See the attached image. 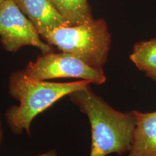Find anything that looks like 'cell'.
I'll list each match as a JSON object with an SVG mask.
<instances>
[{
    "label": "cell",
    "instance_id": "cell-13",
    "mask_svg": "<svg viewBox=\"0 0 156 156\" xmlns=\"http://www.w3.org/2000/svg\"><path fill=\"white\" fill-rule=\"evenodd\" d=\"M4 1H5V0H0V5H1V4Z\"/></svg>",
    "mask_w": 156,
    "mask_h": 156
},
{
    "label": "cell",
    "instance_id": "cell-7",
    "mask_svg": "<svg viewBox=\"0 0 156 156\" xmlns=\"http://www.w3.org/2000/svg\"><path fill=\"white\" fill-rule=\"evenodd\" d=\"M136 126L128 156H156V111H133Z\"/></svg>",
    "mask_w": 156,
    "mask_h": 156
},
{
    "label": "cell",
    "instance_id": "cell-2",
    "mask_svg": "<svg viewBox=\"0 0 156 156\" xmlns=\"http://www.w3.org/2000/svg\"><path fill=\"white\" fill-rule=\"evenodd\" d=\"M87 84L90 83L85 80L70 83L37 80L29 77L25 69L12 72L9 76L8 92L19 104L6 111L7 125L15 134L20 135L25 132L30 135L31 124L37 116Z\"/></svg>",
    "mask_w": 156,
    "mask_h": 156
},
{
    "label": "cell",
    "instance_id": "cell-9",
    "mask_svg": "<svg viewBox=\"0 0 156 156\" xmlns=\"http://www.w3.org/2000/svg\"><path fill=\"white\" fill-rule=\"evenodd\" d=\"M129 58L140 71H156V38L136 43Z\"/></svg>",
    "mask_w": 156,
    "mask_h": 156
},
{
    "label": "cell",
    "instance_id": "cell-6",
    "mask_svg": "<svg viewBox=\"0 0 156 156\" xmlns=\"http://www.w3.org/2000/svg\"><path fill=\"white\" fill-rule=\"evenodd\" d=\"M34 24L43 39L59 27L69 23L51 0H13Z\"/></svg>",
    "mask_w": 156,
    "mask_h": 156
},
{
    "label": "cell",
    "instance_id": "cell-4",
    "mask_svg": "<svg viewBox=\"0 0 156 156\" xmlns=\"http://www.w3.org/2000/svg\"><path fill=\"white\" fill-rule=\"evenodd\" d=\"M29 77L37 80H48L60 78H77L94 85L105 83L106 77L103 69H96L81 59L66 53L52 51L42 54L25 68Z\"/></svg>",
    "mask_w": 156,
    "mask_h": 156
},
{
    "label": "cell",
    "instance_id": "cell-5",
    "mask_svg": "<svg viewBox=\"0 0 156 156\" xmlns=\"http://www.w3.org/2000/svg\"><path fill=\"white\" fill-rule=\"evenodd\" d=\"M0 40L8 52H17L30 46L46 54L52 46L42 40L36 27L13 0H5L0 5Z\"/></svg>",
    "mask_w": 156,
    "mask_h": 156
},
{
    "label": "cell",
    "instance_id": "cell-8",
    "mask_svg": "<svg viewBox=\"0 0 156 156\" xmlns=\"http://www.w3.org/2000/svg\"><path fill=\"white\" fill-rule=\"evenodd\" d=\"M69 25H78L93 19L87 0H51Z\"/></svg>",
    "mask_w": 156,
    "mask_h": 156
},
{
    "label": "cell",
    "instance_id": "cell-12",
    "mask_svg": "<svg viewBox=\"0 0 156 156\" xmlns=\"http://www.w3.org/2000/svg\"><path fill=\"white\" fill-rule=\"evenodd\" d=\"M2 139H3V131H2V128L1 119H0V146H1L2 142Z\"/></svg>",
    "mask_w": 156,
    "mask_h": 156
},
{
    "label": "cell",
    "instance_id": "cell-1",
    "mask_svg": "<svg viewBox=\"0 0 156 156\" xmlns=\"http://www.w3.org/2000/svg\"><path fill=\"white\" fill-rule=\"evenodd\" d=\"M87 84L68 95L71 102L85 114L91 129L89 156L122 155L131 149L136 126L134 112H121L95 94Z\"/></svg>",
    "mask_w": 156,
    "mask_h": 156
},
{
    "label": "cell",
    "instance_id": "cell-3",
    "mask_svg": "<svg viewBox=\"0 0 156 156\" xmlns=\"http://www.w3.org/2000/svg\"><path fill=\"white\" fill-rule=\"evenodd\" d=\"M45 41L81 59L96 69H103L111 48L108 25L102 19L78 25L59 27L48 34Z\"/></svg>",
    "mask_w": 156,
    "mask_h": 156
},
{
    "label": "cell",
    "instance_id": "cell-11",
    "mask_svg": "<svg viewBox=\"0 0 156 156\" xmlns=\"http://www.w3.org/2000/svg\"><path fill=\"white\" fill-rule=\"evenodd\" d=\"M145 75L147 77H149L150 79H151L152 80H153L154 82H155L156 83V71L145 73Z\"/></svg>",
    "mask_w": 156,
    "mask_h": 156
},
{
    "label": "cell",
    "instance_id": "cell-10",
    "mask_svg": "<svg viewBox=\"0 0 156 156\" xmlns=\"http://www.w3.org/2000/svg\"><path fill=\"white\" fill-rule=\"evenodd\" d=\"M34 156H58V155L56 150H51V151H48L46 153H43L41 154H39V155Z\"/></svg>",
    "mask_w": 156,
    "mask_h": 156
}]
</instances>
